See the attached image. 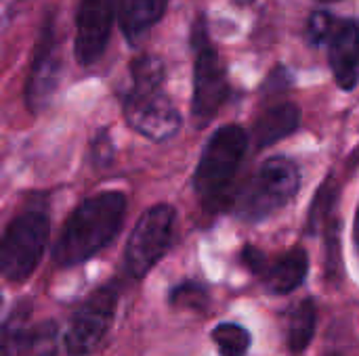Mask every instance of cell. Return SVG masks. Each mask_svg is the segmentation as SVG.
<instances>
[{"label":"cell","mask_w":359,"mask_h":356,"mask_svg":"<svg viewBox=\"0 0 359 356\" xmlns=\"http://www.w3.org/2000/svg\"><path fill=\"white\" fill-rule=\"evenodd\" d=\"M330 67L341 88L351 90L359 82V21L337 17L326 40Z\"/></svg>","instance_id":"11"},{"label":"cell","mask_w":359,"mask_h":356,"mask_svg":"<svg viewBox=\"0 0 359 356\" xmlns=\"http://www.w3.org/2000/svg\"><path fill=\"white\" fill-rule=\"evenodd\" d=\"M355 243L359 248V208H358V216H355Z\"/></svg>","instance_id":"21"},{"label":"cell","mask_w":359,"mask_h":356,"mask_svg":"<svg viewBox=\"0 0 359 356\" xmlns=\"http://www.w3.org/2000/svg\"><path fill=\"white\" fill-rule=\"evenodd\" d=\"M246 147L248 136L236 124L219 128L206 143L194 176L196 193L206 208L215 210L227 199V191L240 170Z\"/></svg>","instance_id":"3"},{"label":"cell","mask_w":359,"mask_h":356,"mask_svg":"<svg viewBox=\"0 0 359 356\" xmlns=\"http://www.w3.org/2000/svg\"><path fill=\"white\" fill-rule=\"evenodd\" d=\"M166 6L168 0H118L120 25L124 36L135 42L143 31H147L162 19Z\"/></svg>","instance_id":"14"},{"label":"cell","mask_w":359,"mask_h":356,"mask_svg":"<svg viewBox=\"0 0 359 356\" xmlns=\"http://www.w3.org/2000/svg\"><path fill=\"white\" fill-rule=\"evenodd\" d=\"M116 17V0H80L76 21V59L93 65L107 46Z\"/></svg>","instance_id":"10"},{"label":"cell","mask_w":359,"mask_h":356,"mask_svg":"<svg viewBox=\"0 0 359 356\" xmlns=\"http://www.w3.org/2000/svg\"><path fill=\"white\" fill-rule=\"evenodd\" d=\"M334 19L337 17L332 13H326V10H318V13L311 15V19H309V38H311L313 44H322L326 40Z\"/></svg>","instance_id":"19"},{"label":"cell","mask_w":359,"mask_h":356,"mask_svg":"<svg viewBox=\"0 0 359 356\" xmlns=\"http://www.w3.org/2000/svg\"><path fill=\"white\" fill-rule=\"evenodd\" d=\"M61 76V50L53 19L46 21L32 57V69L25 84V101L32 113H40L53 99Z\"/></svg>","instance_id":"9"},{"label":"cell","mask_w":359,"mask_h":356,"mask_svg":"<svg viewBox=\"0 0 359 356\" xmlns=\"http://www.w3.org/2000/svg\"><path fill=\"white\" fill-rule=\"evenodd\" d=\"M320 2H337V0H320Z\"/></svg>","instance_id":"22"},{"label":"cell","mask_w":359,"mask_h":356,"mask_svg":"<svg viewBox=\"0 0 359 356\" xmlns=\"http://www.w3.org/2000/svg\"><path fill=\"white\" fill-rule=\"evenodd\" d=\"M301 111L294 103H280L267 109L255 124V141L259 147H269L299 128Z\"/></svg>","instance_id":"13"},{"label":"cell","mask_w":359,"mask_h":356,"mask_svg":"<svg viewBox=\"0 0 359 356\" xmlns=\"http://www.w3.org/2000/svg\"><path fill=\"white\" fill-rule=\"evenodd\" d=\"M309 271V258L303 248H294L286 252L282 258H278L273 264H267L263 271V281L271 294L284 296L294 292L307 277Z\"/></svg>","instance_id":"12"},{"label":"cell","mask_w":359,"mask_h":356,"mask_svg":"<svg viewBox=\"0 0 359 356\" xmlns=\"http://www.w3.org/2000/svg\"><path fill=\"white\" fill-rule=\"evenodd\" d=\"M170 302L177 304V306H187V308H202L204 302H206V292L200 287V285H179L172 296H170Z\"/></svg>","instance_id":"18"},{"label":"cell","mask_w":359,"mask_h":356,"mask_svg":"<svg viewBox=\"0 0 359 356\" xmlns=\"http://www.w3.org/2000/svg\"><path fill=\"white\" fill-rule=\"evenodd\" d=\"M118 306V292L101 287L90 294L65 332V350L72 356L90 355L107 336Z\"/></svg>","instance_id":"8"},{"label":"cell","mask_w":359,"mask_h":356,"mask_svg":"<svg viewBox=\"0 0 359 356\" xmlns=\"http://www.w3.org/2000/svg\"><path fill=\"white\" fill-rule=\"evenodd\" d=\"M316 304L313 300H303L290 317L288 323V346L294 355L303 353L316 334Z\"/></svg>","instance_id":"16"},{"label":"cell","mask_w":359,"mask_h":356,"mask_svg":"<svg viewBox=\"0 0 359 356\" xmlns=\"http://www.w3.org/2000/svg\"><path fill=\"white\" fill-rule=\"evenodd\" d=\"M124 214L126 199L118 191L84 199L72 212L57 239L55 262L59 266H76L90 260L120 233Z\"/></svg>","instance_id":"1"},{"label":"cell","mask_w":359,"mask_h":356,"mask_svg":"<svg viewBox=\"0 0 359 356\" xmlns=\"http://www.w3.org/2000/svg\"><path fill=\"white\" fill-rule=\"evenodd\" d=\"M238 2H244V4H248V2H250V0H238Z\"/></svg>","instance_id":"23"},{"label":"cell","mask_w":359,"mask_h":356,"mask_svg":"<svg viewBox=\"0 0 359 356\" xmlns=\"http://www.w3.org/2000/svg\"><path fill=\"white\" fill-rule=\"evenodd\" d=\"M299 185L301 172L292 159L269 157L238 195L236 214L248 222L265 220L288 206V201L297 195Z\"/></svg>","instance_id":"4"},{"label":"cell","mask_w":359,"mask_h":356,"mask_svg":"<svg viewBox=\"0 0 359 356\" xmlns=\"http://www.w3.org/2000/svg\"><path fill=\"white\" fill-rule=\"evenodd\" d=\"M133 88L124 99L126 122L149 141H166L181 128V115L162 92L164 65L158 57L141 55L130 65Z\"/></svg>","instance_id":"2"},{"label":"cell","mask_w":359,"mask_h":356,"mask_svg":"<svg viewBox=\"0 0 359 356\" xmlns=\"http://www.w3.org/2000/svg\"><path fill=\"white\" fill-rule=\"evenodd\" d=\"M0 304H2V294H0Z\"/></svg>","instance_id":"24"},{"label":"cell","mask_w":359,"mask_h":356,"mask_svg":"<svg viewBox=\"0 0 359 356\" xmlns=\"http://www.w3.org/2000/svg\"><path fill=\"white\" fill-rule=\"evenodd\" d=\"M194 50H196V67H194V103L191 111L198 124L210 122L223 103L229 97V82L225 65L210 44L204 23H198L191 34Z\"/></svg>","instance_id":"6"},{"label":"cell","mask_w":359,"mask_h":356,"mask_svg":"<svg viewBox=\"0 0 359 356\" xmlns=\"http://www.w3.org/2000/svg\"><path fill=\"white\" fill-rule=\"evenodd\" d=\"M36 342V327L32 325L29 308H15L0 327V356H27Z\"/></svg>","instance_id":"15"},{"label":"cell","mask_w":359,"mask_h":356,"mask_svg":"<svg viewBox=\"0 0 359 356\" xmlns=\"http://www.w3.org/2000/svg\"><path fill=\"white\" fill-rule=\"evenodd\" d=\"M330 356H337V355H330Z\"/></svg>","instance_id":"25"},{"label":"cell","mask_w":359,"mask_h":356,"mask_svg":"<svg viewBox=\"0 0 359 356\" xmlns=\"http://www.w3.org/2000/svg\"><path fill=\"white\" fill-rule=\"evenodd\" d=\"M175 208L158 204L149 208L137 222L126 243V271L133 277H145L166 254L175 233Z\"/></svg>","instance_id":"7"},{"label":"cell","mask_w":359,"mask_h":356,"mask_svg":"<svg viewBox=\"0 0 359 356\" xmlns=\"http://www.w3.org/2000/svg\"><path fill=\"white\" fill-rule=\"evenodd\" d=\"M48 241V218L40 210L19 214L0 239V275L21 283L38 269Z\"/></svg>","instance_id":"5"},{"label":"cell","mask_w":359,"mask_h":356,"mask_svg":"<svg viewBox=\"0 0 359 356\" xmlns=\"http://www.w3.org/2000/svg\"><path fill=\"white\" fill-rule=\"evenodd\" d=\"M93 159L97 166H105L114 159V147L107 136V132H99L93 143Z\"/></svg>","instance_id":"20"},{"label":"cell","mask_w":359,"mask_h":356,"mask_svg":"<svg viewBox=\"0 0 359 356\" xmlns=\"http://www.w3.org/2000/svg\"><path fill=\"white\" fill-rule=\"evenodd\" d=\"M212 340L223 356H244L250 348V334L236 323H221L212 329Z\"/></svg>","instance_id":"17"}]
</instances>
